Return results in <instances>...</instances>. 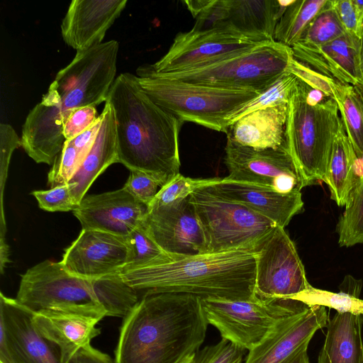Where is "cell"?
<instances>
[{
    "label": "cell",
    "mask_w": 363,
    "mask_h": 363,
    "mask_svg": "<svg viewBox=\"0 0 363 363\" xmlns=\"http://www.w3.org/2000/svg\"><path fill=\"white\" fill-rule=\"evenodd\" d=\"M335 101L347 138L363 165V89L345 85Z\"/></svg>",
    "instance_id": "30"
},
{
    "label": "cell",
    "mask_w": 363,
    "mask_h": 363,
    "mask_svg": "<svg viewBox=\"0 0 363 363\" xmlns=\"http://www.w3.org/2000/svg\"><path fill=\"white\" fill-rule=\"evenodd\" d=\"M340 246L363 244V172L350 192L337 225Z\"/></svg>",
    "instance_id": "31"
},
{
    "label": "cell",
    "mask_w": 363,
    "mask_h": 363,
    "mask_svg": "<svg viewBox=\"0 0 363 363\" xmlns=\"http://www.w3.org/2000/svg\"><path fill=\"white\" fill-rule=\"evenodd\" d=\"M296 80L294 74L285 72L271 86L232 114L228 119V125L254 111L288 104Z\"/></svg>",
    "instance_id": "33"
},
{
    "label": "cell",
    "mask_w": 363,
    "mask_h": 363,
    "mask_svg": "<svg viewBox=\"0 0 363 363\" xmlns=\"http://www.w3.org/2000/svg\"><path fill=\"white\" fill-rule=\"evenodd\" d=\"M0 323L5 329L15 363H61L58 347L36 330L32 312L1 292Z\"/></svg>",
    "instance_id": "21"
},
{
    "label": "cell",
    "mask_w": 363,
    "mask_h": 363,
    "mask_svg": "<svg viewBox=\"0 0 363 363\" xmlns=\"http://www.w3.org/2000/svg\"><path fill=\"white\" fill-rule=\"evenodd\" d=\"M0 243L1 272V274H3L6 263L10 262L11 261L9 259V247L6 242L4 241V238H1Z\"/></svg>",
    "instance_id": "47"
},
{
    "label": "cell",
    "mask_w": 363,
    "mask_h": 363,
    "mask_svg": "<svg viewBox=\"0 0 363 363\" xmlns=\"http://www.w3.org/2000/svg\"><path fill=\"white\" fill-rule=\"evenodd\" d=\"M345 33L333 8L332 0H327L323 7L307 26L298 42L321 45L341 37Z\"/></svg>",
    "instance_id": "32"
},
{
    "label": "cell",
    "mask_w": 363,
    "mask_h": 363,
    "mask_svg": "<svg viewBox=\"0 0 363 363\" xmlns=\"http://www.w3.org/2000/svg\"><path fill=\"white\" fill-rule=\"evenodd\" d=\"M106 101L115 113L118 162L151 175L162 187L179 174L184 122L155 104L131 73L116 78Z\"/></svg>",
    "instance_id": "3"
},
{
    "label": "cell",
    "mask_w": 363,
    "mask_h": 363,
    "mask_svg": "<svg viewBox=\"0 0 363 363\" xmlns=\"http://www.w3.org/2000/svg\"><path fill=\"white\" fill-rule=\"evenodd\" d=\"M221 180L222 178L193 179L179 173L160 188L150 204L168 206L178 203L196 190L213 186Z\"/></svg>",
    "instance_id": "35"
},
{
    "label": "cell",
    "mask_w": 363,
    "mask_h": 363,
    "mask_svg": "<svg viewBox=\"0 0 363 363\" xmlns=\"http://www.w3.org/2000/svg\"><path fill=\"white\" fill-rule=\"evenodd\" d=\"M86 156L75 147L71 140H66L48 172V186L54 188L67 184L76 174Z\"/></svg>",
    "instance_id": "36"
},
{
    "label": "cell",
    "mask_w": 363,
    "mask_h": 363,
    "mask_svg": "<svg viewBox=\"0 0 363 363\" xmlns=\"http://www.w3.org/2000/svg\"><path fill=\"white\" fill-rule=\"evenodd\" d=\"M332 4L345 31L360 38L362 28L352 0H332Z\"/></svg>",
    "instance_id": "44"
},
{
    "label": "cell",
    "mask_w": 363,
    "mask_h": 363,
    "mask_svg": "<svg viewBox=\"0 0 363 363\" xmlns=\"http://www.w3.org/2000/svg\"><path fill=\"white\" fill-rule=\"evenodd\" d=\"M342 126L335 100L297 79L288 104L286 143L304 186L324 181Z\"/></svg>",
    "instance_id": "5"
},
{
    "label": "cell",
    "mask_w": 363,
    "mask_h": 363,
    "mask_svg": "<svg viewBox=\"0 0 363 363\" xmlns=\"http://www.w3.org/2000/svg\"><path fill=\"white\" fill-rule=\"evenodd\" d=\"M72 186L67 183L48 190L33 191L31 194L37 199L39 207L45 211L73 212L79 204L72 195Z\"/></svg>",
    "instance_id": "39"
},
{
    "label": "cell",
    "mask_w": 363,
    "mask_h": 363,
    "mask_svg": "<svg viewBox=\"0 0 363 363\" xmlns=\"http://www.w3.org/2000/svg\"><path fill=\"white\" fill-rule=\"evenodd\" d=\"M224 163L226 180L250 183L287 194L301 191L303 179L288 150H256L227 139Z\"/></svg>",
    "instance_id": "12"
},
{
    "label": "cell",
    "mask_w": 363,
    "mask_h": 363,
    "mask_svg": "<svg viewBox=\"0 0 363 363\" xmlns=\"http://www.w3.org/2000/svg\"><path fill=\"white\" fill-rule=\"evenodd\" d=\"M90 281L107 316L123 318L140 299L138 293L125 282L121 272Z\"/></svg>",
    "instance_id": "28"
},
{
    "label": "cell",
    "mask_w": 363,
    "mask_h": 363,
    "mask_svg": "<svg viewBox=\"0 0 363 363\" xmlns=\"http://www.w3.org/2000/svg\"><path fill=\"white\" fill-rule=\"evenodd\" d=\"M1 363V362H0Z\"/></svg>",
    "instance_id": "51"
},
{
    "label": "cell",
    "mask_w": 363,
    "mask_h": 363,
    "mask_svg": "<svg viewBox=\"0 0 363 363\" xmlns=\"http://www.w3.org/2000/svg\"><path fill=\"white\" fill-rule=\"evenodd\" d=\"M357 161L343 125L333 142L323 181L330 189L331 199L339 206H345L357 180Z\"/></svg>",
    "instance_id": "27"
},
{
    "label": "cell",
    "mask_w": 363,
    "mask_h": 363,
    "mask_svg": "<svg viewBox=\"0 0 363 363\" xmlns=\"http://www.w3.org/2000/svg\"><path fill=\"white\" fill-rule=\"evenodd\" d=\"M291 1L226 0V29L235 36L254 42H273L277 24Z\"/></svg>",
    "instance_id": "23"
},
{
    "label": "cell",
    "mask_w": 363,
    "mask_h": 363,
    "mask_svg": "<svg viewBox=\"0 0 363 363\" xmlns=\"http://www.w3.org/2000/svg\"><path fill=\"white\" fill-rule=\"evenodd\" d=\"M100 117L101 125L94 145L68 182L72 186L71 193L79 205L94 180L110 165L118 162L115 113L107 101Z\"/></svg>",
    "instance_id": "25"
},
{
    "label": "cell",
    "mask_w": 363,
    "mask_h": 363,
    "mask_svg": "<svg viewBox=\"0 0 363 363\" xmlns=\"http://www.w3.org/2000/svg\"><path fill=\"white\" fill-rule=\"evenodd\" d=\"M286 72L294 74L311 88L321 91L335 100L345 85L298 61L294 56L289 62Z\"/></svg>",
    "instance_id": "38"
},
{
    "label": "cell",
    "mask_w": 363,
    "mask_h": 363,
    "mask_svg": "<svg viewBox=\"0 0 363 363\" xmlns=\"http://www.w3.org/2000/svg\"><path fill=\"white\" fill-rule=\"evenodd\" d=\"M135 76L155 104L184 123L192 122L223 133L228 118L260 94L167 79L155 73L150 65L139 67Z\"/></svg>",
    "instance_id": "6"
},
{
    "label": "cell",
    "mask_w": 363,
    "mask_h": 363,
    "mask_svg": "<svg viewBox=\"0 0 363 363\" xmlns=\"http://www.w3.org/2000/svg\"><path fill=\"white\" fill-rule=\"evenodd\" d=\"M352 1L355 9L359 25L363 30V0H352Z\"/></svg>",
    "instance_id": "48"
},
{
    "label": "cell",
    "mask_w": 363,
    "mask_h": 363,
    "mask_svg": "<svg viewBox=\"0 0 363 363\" xmlns=\"http://www.w3.org/2000/svg\"><path fill=\"white\" fill-rule=\"evenodd\" d=\"M209 324L222 338L248 351L257 346L286 316L308 307L292 299L201 298Z\"/></svg>",
    "instance_id": "9"
},
{
    "label": "cell",
    "mask_w": 363,
    "mask_h": 363,
    "mask_svg": "<svg viewBox=\"0 0 363 363\" xmlns=\"http://www.w3.org/2000/svg\"><path fill=\"white\" fill-rule=\"evenodd\" d=\"M121 274L140 298L177 293L248 300L255 296L256 251L245 247L196 255L167 253L147 264L124 268Z\"/></svg>",
    "instance_id": "4"
},
{
    "label": "cell",
    "mask_w": 363,
    "mask_h": 363,
    "mask_svg": "<svg viewBox=\"0 0 363 363\" xmlns=\"http://www.w3.org/2000/svg\"><path fill=\"white\" fill-rule=\"evenodd\" d=\"M294 57L342 84L363 89L359 64V38L345 33L324 45L298 42L291 47Z\"/></svg>",
    "instance_id": "19"
},
{
    "label": "cell",
    "mask_w": 363,
    "mask_h": 363,
    "mask_svg": "<svg viewBox=\"0 0 363 363\" xmlns=\"http://www.w3.org/2000/svg\"><path fill=\"white\" fill-rule=\"evenodd\" d=\"M106 316L103 311L43 310L32 312V321L38 333L58 347L60 362L69 363L100 335L96 325Z\"/></svg>",
    "instance_id": "18"
},
{
    "label": "cell",
    "mask_w": 363,
    "mask_h": 363,
    "mask_svg": "<svg viewBox=\"0 0 363 363\" xmlns=\"http://www.w3.org/2000/svg\"><path fill=\"white\" fill-rule=\"evenodd\" d=\"M189 196L172 205L147 206L140 227L167 254L207 253L203 230Z\"/></svg>",
    "instance_id": "13"
},
{
    "label": "cell",
    "mask_w": 363,
    "mask_h": 363,
    "mask_svg": "<svg viewBox=\"0 0 363 363\" xmlns=\"http://www.w3.org/2000/svg\"><path fill=\"white\" fill-rule=\"evenodd\" d=\"M328 325L318 363H363L362 315L337 312Z\"/></svg>",
    "instance_id": "26"
},
{
    "label": "cell",
    "mask_w": 363,
    "mask_h": 363,
    "mask_svg": "<svg viewBox=\"0 0 363 363\" xmlns=\"http://www.w3.org/2000/svg\"><path fill=\"white\" fill-rule=\"evenodd\" d=\"M245 351V349L222 338L218 343L199 350L193 363H243Z\"/></svg>",
    "instance_id": "40"
},
{
    "label": "cell",
    "mask_w": 363,
    "mask_h": 363,
    "mask_svg": "<svg viewBox=\"0 0 363 363\" xmlns=\"http://www.w3.org/2000/svg\"><path fill=\"white\" fill-rule=\"evenodd\" d=\"M327 0H292L279 18L274 41L291 48L298 43L306 28Z\"/></svg>",
    "instance_id": "29"
},
{
    "label": "cell",
    "mask_w": 363,
    "mask_h": 363,
    "mask_svg": "<svg viewBox=\"0 0 363 363\" xmlns=\"http://www.w3.org/2000/svg\"><path fill=\"white\" fill-rule=\"evenodd\" d=\"M21 146V138L13 128L8 123L0 124V162L1 180V201L3 196V186L6 178L9 165L13 150Z\"/></svg>",
    "instance_id": "43"
},
{
    "label": "cell",
    "mask_w": 363,
    "mask_h": 363,
    "mask_svg": "<svg viewBox=\"0 0 363 363\" xmlns=\"http://www.w3.org/2000/svg\"><path fill=\"white\" fill-rule=\"evenodd\" d=\"M255 295L262 299H292L311 284L296 246L277 226L255 248Z\"/></svg>",
    "instance_id": "11"
},
{
    "label": "cell",
    "mask_w": 363,
    "mask_h": 363,
    "mask_svg": "<svg viewBox=\"0 0 363 363\" xmlns=\"http://www.w3.org/2000/svg\"><path fill=\"white\" fill-rule=\"evenodd\" d=\"M207 188L223 198L248 207L284 228L303 206L299 190L283 194L250 183L228 181L224 177L220 183Z\"/></svg>",
    "instance_id": "22"
},
{
    "label": "cell",
    "mask_w": 363,
    "mask_h": 363,
    "mask_svg": "<svg viewBox=\"0 0 363 363\" xmlns=\"http://www.w3.org/2000/svg\"><path fill=\"white\" fill-rule=\"evenodd\" d=\"M201 298L188 294L143 296L123 318L116 363H177L196 353L208 325Z\"/></svg>",
    "instance_id": "2"
},
{
    "label": "cell",
    "mask_w": 363,
    "mask_h": 363,
    "mask_svg": "<svg viewBox=\"0 0 363 363\" xmlns=\"http://www.w3.org/2000/svg\"><path fill=\"white\" fill-rule=\"evenodd\" d=\"M328 323L323 306H308L289 315L249 350L244 363H288Z\"/></svg>",
    "instance_id": "16"
},
{
    "label": "cell",
    "mask_w": 363,
    "mask_h": 363,
    "mask_svg": "<svg viewBox=\"0 0 363 363\" xmlns=\"http://www.w3.org/2000/svg\"><path fill=\"white\" fill-rule=\"evenodd\" d=\"M293 300L301 301L310 307L320 306L333 308L337 313L363 315V299L343 291L332 292L310 285L306 290L296 295Z\"/></svg>",
    "instance_id": "34"
},
{
    "label": "cell",
    "mask_w": 363,
    "mask_h": 363,
    "mask_svg": "<svg viewBox=\"0 0 363 363\" xmlns=\"http://www.w3.org/2000/svg\"><path fill=\"white\" fill-rule=\"evenodd\" d=\"M128 258L126 237L82 229L60 262L69 273L90 280L120 273Z\"/></svg>",
    "instance_id": "15"
},
{
    "label": "cell",
    "mask_w": 363,
    "mask_h": 363,
    "mask_svg": "<svg viewBox=\"0 0 363 363\" xmlns=\"http://www.w3.org/2000/svg\"><path fill=\"white\" fill-rule=\"evenodd\" d=\"M69 363H116V362L108 354L89 345L81 349Z\"/></svg>",
    "instance_id": "45"
},
{
    "label": "cell",
    "mask_w": 363,
    "mask_h": 363,
    "mask_svg": "<svg viewBox=\"0 0 363 363\" xmlns=\"http://www.w3.org/2000/svg\"><path fill=\"white\" fill-rule=\"evenodd\" d=\"M212 0H189L184 4L194 18H196L211 2Z\"/></svg>",
    "instance_id": "46"
},
{
    "label": "cell",
    "mask_w": 363,
    "mask_h": 363,
    "mask_svg": "<svg viewBox=\"0 0 363 363\" xmlns=\"http://www.w3.org/2000/svg\"><path fill=\"white\" fill-rule=\"evenodd\" d=\"M147 206L123 187L85 196L73 211L83 230H97L128 236L140 225Z\"/></svg>",
    "instance_id": "17"
},
{
    "label": "cell",
    "mask_w": 363,
    "mask_h": 363,
    "mask_svg": "<svg viewBox=\"0 0 363 363\" xmlns=\"http://www.w3.org/2000/svg\"><path fill=\"white\" fill-rule=\"evenodd\" d=\"M123 188L147 206L162 188V185L156 179L145 172L131 170Z\"/></svg>",
    "instance_id": "41"
},
{
    "label": "cell",
    "mask_w": 363,
    "mask_h": 363,
    "mask_svg": "<svg viewBox=\"0 0 363 363\" xmlns=\"http://www.w3.org/2000/svg\"><path fill=\"white\" fill-rule=\"evenodd\" d=\"M262 43L227 33L190 30L179 33L167 53L150 65L160 74L185 71L250 50Z\"/></svg>",
    "instance_id": "14"
},
{
    "label": "cell",
    "mask_w": 363,
    "mask_h": 363,
    "mask_svg": "<svg viewBox=\"0 0 363 363\" xmlns=\"http://www.w3.org/2000/svg\"><path fill=\"white\" fill-rule=\"evenodd\" d=\"M292 57L291 48L273 41L189 70L166 74L152 70L169 79L262 93L286 72Z\"/></svg>",
    "instance_id": "7"
},
{
    "label": "cell",
    "mask_w": 363,
    "mask_h": 363,
    "mask_svg": "<svg viewBox=\"0 0 363 363\" xmlns=\"http://www.w3.org/2000/svg\"><path fill=\"white\" fill-rule=\"evenodd\" d=\"M127 0H73L61 23L65 43L77 51L102 43Z\"/></svg>",
    "instance_id": "20"
},
{
    "label": "cell",
    "mask_w": 363,
    "mask_h": 363,
    "mask_svg": "<svg viewBox=\"0 0 363 363\" xmlns=\"http://www.w3.org/2000/svg\"><path fill=\"white\" fill-rule=\"evenodd\" d=\"M126 240L128 258L124 268L143 265L167 254L147 235L140 225L126 236Z\"/></svg>",
    "instance_id": "37"
},
{
    "label": "cell",
    "mask_w": 363,
    "mask_h": 363,
    "mask_svg": "<svg viewBox=\"0 0 363 363\" xmlns=\"http://www.w3.org/2000/svg\"><path fill=\"white\" fill-rule=\"evenodd\" d=\"M16 300L32 312L75 310L106 313L89 279L74 276L60 262L50 260L37 264L21 275Z\"/></svg>",
    "instance_id": "10"
},
{
    "label": "cell",
    "mask_w": 363,
    "mask_h": 363,
    "mask_svg": "<svg viewBox=\"0 0 363 363\" xmlns=\"http://www.w3.org/2000/svg\"><path fill=\"white\" fill-rule=\"evenodd\" d=\"M119 43L111 40L77 51L56 74L22 125L21 146L37 163L52 164L65 138L63 124L76 108L106 102L116 78Z\"/></svg>",
    "instance_id": "1"
},
{
    "label": "cell",
    "mask_w": 363,
    "mask_h": 363,
    "mask_svg": "<svg viewBox=\"0 0 363 363\" xmlns=\"http://www.w3.org/2000/svg\"><path fill=\"white\" fill-rule=\"evenodd\" d=\"M359 64L363 76V30L359 38Z\"/></svg>",
    "instance_id": "49"
},
{
    "label": "cell",
    "mask_w": 363,
    "mask_h": 363,
    "mask_svg": "<svg viewBox=\"0 0 363 363\" xmlns=\"http://www.w3.org/2000/svg\"><path fill=\"white\" fill-rule=\"evenodd\" d=\"M195 354L196 353L189 354V355L184 357V358H182V359H180L177 363H193Z\"/></svg>",
    "instance_id": "50"
},
{
    "label": "cell",
    "mask_w": 363,
    "mask_h": 363,
    "mask_svg": "<svg viewBox=\"0 0 363 363\" xmlns=\"http://www.w3.org/2000/svg\"><path fill=\"white\" fill-rule=\"evenodd\" d=\"M95 106H83L72 111L63 124L65 140H72L94 124L99 119Z\"/></svg>",
    "instance_id": "42"
},
{
    "label": "cell",
    "mask_w": 363,
    "mask_h": 363,
    "mask_svg": "<svg viewBox=\"0 0 363 363\" xmlns=\"http://www.w3.org/2000/svg\"><path fill=\"white\" fill-rule=\"evenodd\" d=\"M189 201L203 230L207 253L255 248L277 227L266 217L207 187L192 193Z\"/></svg>",
    "instance_id": "8"
},
{
    "label": "cell",
    "mask_w": 363,
    "mask_h": 363,
    "mask_svg": "<svg viewBox=\"0 0 363 363\" xmlns=\"http://www.w3.org/2000/svg\"><path fill=\"white\" fill-rule=\"evenodd\" d=\"M288 104L259 109L228 125L227 139L256 150H287L286 127Z\"/></svg>",
    "instance_id": "24"
}]
</instances>
